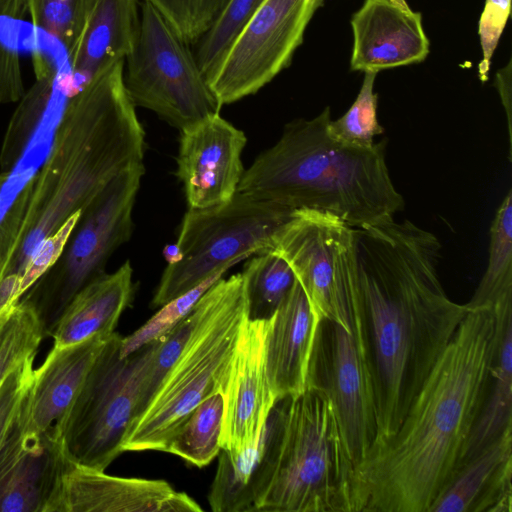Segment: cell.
Returning a JSON list of instances; mask_svg holds the SVG:
<instances>
[{"label":"cell","instance_id":"cell-13","mask_svg":"<svg viewBox=\"0 0 512 512\" xmlns=\"http://www.w3.org/2000/svg\"><path fill=\"white\" fill-rule=\"evenodd\" d=\"M352 227L338 216L316 209H295L272 238V249L291 267L318 324L335 321L339 254Z\"/></svg>","mask_w":512,"mask_h":512},{"label":"cell","instance_id":"cell-34","mask_svg":"<svg viewBox=\"0 0 512 512\" xmlns=\"http://www.w3.org/2000/svg\"><path fill=\"white\" fill-rule=\"evenodd\" d=\"M228 271L222 269L191 290L167 302L146 323L127 337H122L120 357H126L141 347L167 335L194 307L201 296Z\"/></svg>","mask_w":512,"mask_h":512},{"label":"cell","instance_id":"cell-40","mask_svg":"<svg viewBox=\"0 0 512 512\" xmlns=\"http://www.w3.org/2000/svg\"><path fill=\"white\" fill-rule=\"evenodd\" d=\"M496 85L507 117L509 145L511 147V64L497 73Z\"/></svg>","mask_w":512,"mask_h":512},{"label":"cell","instance_id":"cell-14","mask_svg":"<svg viewBox=\"0 0 512 512\" xmlns=\"http://www.w3.org/2000/svg\"><path fill=\"white\" fill-rule=\"evenodd\" d=\"M268 327L269 319L246 318L220 385L224 400L221 449L232 456L256 447L276 403L265 366Z\"/></svg>","mask_w":512,"mask_h":512},{"label":"cell","instance_id":"cell-30","mask_svg":"<svg viewBox=\"0 0 512 512\" xmlns=\"http://www.w3.org/2000/svg\"><path fill=\"white\" fill-rule=\"evenodd\" d=\"M44 337L35 310L19 300L0 320V383L25 359L36 355Z\"/></svg>","mask_w":512,"mask_h":512},{"label":"cell","instance_id":"cell-23","mask_svg":"<svg viewBox=\"0 0 512 512\" xmlns=\"http://www.w3.org/2000/svg\"><path fill=\"white\" fill-rule=\"evenodd\" d=\"M512 428L459 466L428 512L512 511Z\"/></svg>","mask_w":512,"mask_h":512},{"label":"cell","instance_id":"cell-3","mask_svg":"<svg viewBox=\"0 0 512 512\" xmlns=\"http://www.w3.org/2000/svg\"><path fill=\"white\" fill-rule=\"evenodd\" d=\"M116 60L68 98L31 185L21 245L7 275L20 278L40 244L124 170L143 163L145 132ZM6 275V276H7Z\"/></svg>","mask_w":512,"mask_h":512},{"label":"cell","instance_id":"cell-6","mask_svg":"<svg viewBox=\"0 0 512 512\" xmlns=\"http://www.w3.org/2000/svg\"><path fill=\"white\" fill-rule=\"evenodd\" d=\"M353 465L327 395L288 398L278 463L259 512H349Z\"/></svg>","mask_w":512,"mask_h":512},{"label":"cell","instance_id":"cell-22","mask_svg":"<svg viewBox=\"0 0 512 512\" xmlns=\"http://www.w3.org/2000/svg\"><path fill=\"white\" fill-rule=\"evenodd\" d=\"M316 326L306 294L296 280L269 318L265 366L276 402L305 391Z\"/></svg>","mask_w":512,"mask_h":512},{"label":"cell","instance_id":"cell-2","mask_svg":"<svg viewBox=\"0 0 512 512\" xmlns=\"http://www.w3.org/2000/svg\"><path fill=\"white\" fill-rule=\"evenodd\" d=\"M512 303L469 310L394 435L352 470L349 512H428L462 463Z\"/></svg>","mask_w":512,"mask_h":512},{"label":"cell","instance_id":"cell-8","mask_svg":"<svg viewBox=\"0 0 512 512\" xmlns=\"http://www.w3.org/2000/svg\"><path fill=\"white\" fill-rule=\"evenodd\" d=\"M122 337L111 334L72 404L53 425L68 460L105 471L123 452L138 417L140 385L157 341L120 357Z\"/></svg>","mask_w":512,"mask_h":512},{"label":"cell","instance_id":"cell-37","mask_svg":"<svg viewBox=\"0 0 512 512\" xmlns=\"http://www.w3.org/2000/svg\"><path fill=\"white\" fill-rule=\"evenodd\" d=\"M35 355L14 368L0 383V447L13 425L34 377Z\"/></svg>","mask_w":512,"mask_h":512},{"label":"cell","instance_id":"cell-31","mask_svg":"<svg viewBox=\"0 0 512 512\" xmlns=\"http://www.w3.org/2000/svg\"><path fill=\"white\" fill-rule=\"evenodd\" d=\"M26 15V0H0V104L19 101L25 93L19 36Z\"/></svg>","mask_w":512,"mask_h":512},{"label":"cell","instance_id":"cell-10","mask_svg":"<svg viewBox=\"0 0 512 512\" xmlns=\"http://www.w3.org/2000/svg\"><path fill=\"white\" fill-rule=\"evenodd\" d=\"M125 62L124 85L135 107L178 130L220 113L189 43L148 1L140 3L138 39Z\"/></svg>","mask_w":512,"mask_h":512},{"label":"cell","instance_id":"cell-4","mask_svg":"<svg viewBox=\"0 0 512 512\" xmlns=\"http://www.w3.org/2000/svg\"><path fill=\"white\" fill-rule=\"evenodd\" d=\"M329 107L288 123L279 140L244 170L237 191L291 209L332 213L353 228L394 219L404 209L386 163L387 140L355 147L331 138Z\"/></svg>","mask_w":512,"mask_h":512},{"label":"cell","instance_id":"cell-35","mask_svg":"<svg viewBox=\"0 0 512 512\" xmlns=\"http://www.w3.org/2000/svg\"><path fill=\"white\" fill-rule=\"evenodd\" d=\"M152 4L189 44H194L228 0H145Z\"/></svg>","mask_w":512,"mask_h":512},{"label":"cell","instance_id":"cell-29","mask_svg":"<svg viewBox=\"0 0 512 512\" xmlns=\"http://www.w3.org/2000/svg\"><path fill=\"white\" fill-rule=\"evenodd\" d=\"M241 273L250 320L269 319L296 281L289 264L271 249L252 255Z\"/></svg>","mask_w":512,"mask_h":512},{"label":"cell","instance_id":"cell-19","mask_svg":"<svg viewBox=\"0 0 512 512\" xmlns=\"http://www.w3.org/2000/svg\"><path fill=\"white\" fill-rule=\"evenodd\" d=\"M139 0H78L66 58L79 86L110 63L125 59L140 30Z\"/></svg>","mask_w":512,"mask_h":512},{"label":"cell","instance_id":"cell-20","mask_svg":"<svg viewBox=\"0 0 512 512\" xmlns=\"http://www.w3.org/2000/svg\"><path fill=\"white\" fill-rule=\"evenodd\" d=\"M288 398L273 405L256 447L235 456L220 450L208 494L212 511L259 512L275 475Z\"/></svg>","mask_w":512,"mask_h":512},{"label":"cell","instance_id":"cell-5","mask_svg":"<svg viewBox=\"0 0 512 512\" xmlns=\"http://www.w3.org/2000/svg\"><path fill=\"white\" fill-rule=\"evenodd\" d=\"M205 312L150 403L122 444L126 451H163L177 428L219 392L247 318L242 273L221 278L205 293Z\"/></svg>","mask_w":512,"mask_h":512},{"label":"cell","instance_id":"cell-1","mask_svg":"<svg viewBox=\"0 0 512 512\" xmlns=\"http://www.w3.org/2000/svg\"><path fill=\"white\" fill-rule=\"evenodd\" d=\"M352 232L376 413L374 447L395 434L468 310L443 289L435 234L394 219Z\"/></svg>","mask_w":512,"mask_h":512},{"label":"cell","instance_id":"cell-9","mask_svg":"<svg viewBox=\"0 0 512 512\" xmlns=\"http://www.w3.org/2000/svg\"><path fill=\"white\" fill-rule=\"evenodd\" d=\"M145 168L114 177L85 207L56 262L19 299L37 313L45 337L73 297L105 273V266L133 231L132 212Z\"/></svg>","mask_w":512,"mask_h":512},{"label":"cell","instance_id":"cell-12","mask_svg":"<svg viewBox=\"0 0 512 512\" xmlns=\"http://www.w3.org/2000/svg\"><path fill=\"white\" fill-rule=\"evenodd\" d=\"M329 398L353 467L373 446L377 435L367 337L322 319L316 326L306 388Z\"/></svg>","mask_w":512,"mask_h":512},{"label":"cell","instance_id":"cell-27","mask_svg":"<svg viewBox=\"0 0 512 512\" xmlns=\"http://www.w3.org/2000/svg\"><path fill=\"white\" fill-rule=\"evenodd\" d=\"M512 300V190L498 207L490 227L489 258L467 310L494 308Z\"/></svg>","mask_w":512,"mask_h":512},{"label":"cell","instance_id":"cell-33","mask_svg":"<svg viewBox=\"0 0 512 512\" xmlns=\"http://www.w3.org/2000/svg\"><path fill=\"white\" fill-rule=\"evenodd\" d=\"M376 75L365 72L360 91L349 110L339 119L328 122L327 132L331 138L350 146L371 147L374 137L384 133L377 118L378 95L373 91Z\"/></svg>","mask_w":512,"mask_h":512},{"label":"cell","instance_id":"cell-21","mask_svg":"<svg viewBox=\"0 0 512 512\" xmlns=\"http://www.w3.org/2000/svg\"><path fill=\"white\" fill-rule=\"evenodd\" d=\"M110 335H96L61 349H51L43 364L34 370L18 412L17 421L23 431H46L61 418Z\"/></svg>","mask_w":512,"mask_h":512},{"label":"cell","instance_id":"cell-38","mask_svg":"<svg viewBox=\"0 0 512 512\" xmlns=\"http://www.w3.org/2000/svg\"><path fill=\"white\" fill-rule=\"evenodd\" d=\"M80 216L81 212L74 213L34 252L20 276V298L56 262Z\"/></svg>","mask_w":512,"mask_h":512},{"label":"cell","instance_id":"cell-28","mask_svg":"<svg viewBox=\"0 0 512 512\" xmlns=\"http://www.w3.org/2000/svg\"><path fill=\"white\" fill-rule=\"evenodd\" d=\"M224 400L215 392L202 401L177 428L167 443L169 452L193 466H207L221 450Z\"/></svg>","mask_w":512,"mask_h":512},{"label":"cell","instance_id":"cell-16","mask_svg":"<svg viewBox=\"0 0 512 512\" xmlns=\"http://www.w3.org/2000/svg\"><path fill=\"white\" fill-rule=\"evenodd\" d=\"M164 480L111 476L70 462L45 512H201Z\"/></svg>","mask_w":512,"mask_h":512},{"label":"cell","instance_id":"cell-17","mask_svg":"<svg viewBox=\"0 0 512 512\" xmlns=\"http://www.w3.org/2000/svg\"><path fill=\"white\" fill-rule=\"evenodd\" d=\"M69 464L53 426L25 432L16 417L0 447V512H45Z\"/></svg>","mask_w":512,"mask_h":512},{"label":"cell","instance_id":"cell-25","mask_svg":"<svg viewBox=\"0 0 512 512\" xmlns=\"http://www.w3.org/2000/svg\"><path fill=\"white\" fill-rule=\"evenodd\" d=\"M512 428V317L503 327L487 397L468 438L461 465Z\"/></svg>","mask_w":512,"mask_h":512},{"label":"cell","instance_id":"cell-11","mask_svg":"<svg viewBox=\"0 0 512 512\" xmlns=\"http://www.w3.org/2000/svg\"><path fill=\"white\" fill-rule=\"evenodd\" d=\"M324 0H264L205 78L221 105L257 93L287 68Z\"/></svg>","mask_w":512,"mask_h":512},{"label":"cell","instance_id":"cell-32","mask_svg":"<svg viewBox=\"0 0 512 512\" xmlns=\"http://www.w3.org/2000/svg\"><path fill=\"white\" fill-rule=\"evenodd\" d=\"M264 0H228L204 34L193 44L195 59L206 76Z\"/></svg>","mask_w":512,"mask_h":512},{"label":"cell","instance_id":"cell-18","mask_svg":"<svg viewBox=\"0 0 512 512\" xmlns=\"http://www.w3.org/2000/svg\"><path fill=\"white\" fill-rule=\"evenodd\" d=\"M351 70L375 72L422 62L429 40L405 0H365L351 19Z\"/></svg>","mask_w":512,"mask_h":512},{"label":"cell","instance_id":"cell-26","mask_svg":"<svg viewBox=\"0 0 512 512\" xmlns=\"http://www.w3.org/2000/svg\"><path fill=\"white\" fill-rule=\"evenodd\" d=\"M68 67V61L61 66L50 65L41 53H34L36 81L19 100L7 127L0 151L1 171L11 169L21 156Z\"/></svg>","mask_w":512,"mask_h":512},{"label":"cell","instance_id":"cell-15","mask_svg":"<svg viewBox=\"0 0 512 512\" xmlns=\"http://www.w3.org/2000/svg\"><path fill=\"white\" fill-rule=\"evenodd\" d=\"M177 176L188 208L203 209L229 201L244 173V132L220 116L206 117L180 130Z\"/></svg>","mask_w":512,"mask_h":512},{"label":"cell","instance_id":"cell-36","mask_svg":"<svg viewBox=\"0 0 512 512\" xmlns=\"http://www.w3.org/2000/svg\"><path fill=\"white\" fill-rule=\"evenodd\" d=\"M33 26L57 38L65 47L74 27L78 0H26Z\"/></svg>","mask_w":512,"mask_h":512},{"label":"cell","instance_id":"cell-39","mask_svg":"<svg viewBox=\"0 0 512 512\" xmlns=\"http://www.w3.org/2000/svg\"><path fill=\"white\" fill-rule=\"evenodd\" d=\"M511 0H486L479 20V36L483 57L478 72L482 82L488 79L490 63L510 14Z\"/></svg>","mask_w":512,"mask_h":512},{"label":"cell","instance_id":"cell-24","mask_svg":"<svg viewBox=\"0 0 512 512\" xmlns=\"http://www.w3.org/2000/svg\"><path fill=\"white\" fill-rule=\"evenodd\" d=\"M133 269L129 261L85 285L62 312L52 349H61L96 335H110L133 296Z\"/></svg>","mask_w":512,"mask_h":512},{"label":"cell","instance_id":"cell-7","mask_svg":"<svg viewBox=\"0 0 512 512\" xmlns=\"http://www.w3.org/2000/svg\"><path fill=\"white\" fill-rule=\"evenodd\" d=\"M293 211L238 191L223 204L188 208L176 242L164 251L168 264L152 306L161 307L212 274L272 249L273 235Z\"/></svg>","mask_w":512,"mask_h":512}]
</instances>
